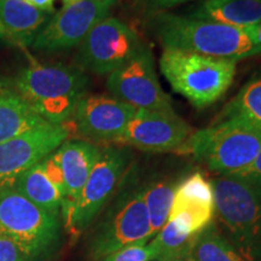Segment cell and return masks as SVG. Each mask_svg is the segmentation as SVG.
<instances>
[{"mask_svg":"<svg viewBox=\"0 0 261 261\" xmlns=\"http://www.w3.org/2000/svg\"><path fill=\"white\" fill-rule=\"evenodd\" d=\"M215 122L243 126L261 132V76L247 81L224 107Z\"/></svg>","mask_w":261,"mask_h":261,"instance_id":"ffe728a7","label":"cell"},{"mask_svg":"<svg viewBox=\"0 0 261 261\" xmlns=\"http://www.w3.org/2000/svg\"><path fill=\"white\" fill-rule=\"evenodd\" d=\"M177 184L169 179H156L143 184V198L149 215L152 238L167 223Z\"/></svg>","mask_w":261,"mask_h":261,"instance_id":"603a6c76","label":"cell"},{"mask_svg":"<svg viewBox=\"0 0 261 261\" xmlns=\"http://www.w3.org/2000/svg\"><path fill=\"white\" fill-rule=\"evenodd\" d=\"M69 135L67 125L45 122L0 144V190L14 187L23 173L56 151Z\"/></svg>","mask_w":261,"mask_h":261,"instance_id":"7c38bea8","label":"cell"},{"mask_svg":"<svg viewBox=\"0 0 261 261\" xmlns=\"http://www.w3.org/2000/svg\"><path fill=\"white\" fill-rule=\"evenodd\" d=\"M12 86L34 113L54 125H67L87 94L90 79L79 67L32 64L18 71Z\"/></svg>","mask_w":261,"mask_h":261,"instance_id":"7a4b0ae2","label":"cell"},{"mask_svg":"<svg viewBox=\"0 0 261 261\" xmlns=\"http://www.w3.org/2000/svg\"><path fill=\"white\" fill-rule=\"evenodd\" d=\"M152 27L163 48L196 52L236 63L261 54L253 27H233L168 12L152 15Z\"/></svg>","mask_w":261,"mask_h":261,"instance_id":"6da1fadb","label":"cell"},{"mask_svg":"<svg viewBox=\"0 0 261 261\" xmlns=\"http://www.w3.org/2000/svg\"><path fill=\"white\" fill-rule=\"evenodd\" d=\"M194 128L175 112L138 110L114 145L149 152L177 151Z\"/></svg>","mask_w":261,"mask_h":261,"instance_id":"4fadbf2b","label":"cell"},{"mask_svg":"<svg viewBox=\"0 0 261 261\" xmlns=\"http://www.w3.org/2000/svg\"><path fill=\"white\" fill-rule=\"evenodd\" d=\"M0 231L14 240L31 261H46L61 249V218L46 213L16 191L0 190Z\"/></svg>","mask_w":261,"mask_h":261,"instance_id":"5b68a950","label":"cell"},{"mask_svg":"<svg viewBox=\"0 0 261 261\" xmlns=\"http://www.w3.org/2000/svg\"><path fill=\"white\" fill-rule=\"evenodd\" d=\"M102 146L89 140L67 139L57 149L65 182V196L62 201V224L69 219L85 182L96 165Z\"/></svg>","mask_w":261,"mask_h":261,"instance_id":"2e32d148","label":"cell"},{"mask_svg":"<svg viewBox=\"0 0 261 261\" xmlns=\"http://www.w3.org/2000/svg\"><path fill=\"white\" fill-rule=\"evenodd\" d=\"M177 151L205 163L210 171L231 175L247 168L261 152V132L243 126L213 122L194 130Z\"/></svg>","mask_w":261,"mask_h":261,"instance_id":"8992f818","label":"cell"},{"mask_svg":"<svg viewBox=\"0 0 261 261\" xmlns=\"http://www.w3.org/2000/svg\"><path fill=\"white\" fill-rule=\"evenodd\" d=\"M152 240L143 185L129 184L115 195L87 243V256L99 261L108 254L136 242Z\"/></svg>","mask_w":261,"mask_h":261,"instance_id":"52a82bcc","label":"cell"},{"mask_svg":"<svg viewBox=\"0 0 261 261\" xmlns=\"http://www.w3.org/2000/svg\"><path fill=\"white\" fill-rule=\"evenodd\" d=\"M173 261H184V260H173Z\"/></svg>","mask_w":261,"mask_h":261,"instance_id":"d6a6232c","label":"cell"},{"mask_svg":"<svg viewBox=\"0 0 261 261\" xmlns=\"http://www.w3.org/2000/svg\"><path fill=\"white\" fill-rule=\"evenodd\" d=\"M212 181L217 226L246 261H261V188L230 175Z\"/></svg>","mask_w":261,"mask_h":261,"instance_id":"3957f363","label":"cell"},{"mask_svg":"<svg viewBox=\"0 0 261 261\" xmlns=\"http://www.w3.org/2000/svg\"><path fill=\"white\" fill-rule=\"evenodd\" d=\"M161 74L172 90L196 108L217 103L232 86L237 63L178 48H163Z\"/></svg>","mask_w":261,"mask_h":261,"instance_id":"277c9868","label":"cell"},{"mask_svg":"<svg viewBox=\"0 0 261 261\" xmlns=\"http://www.w3.org/2000/svg\"><path fill=\"white\" fill-rule=\"evenodd\" d=\"M40 165H41L42 169H44L45 174L47 175V178L50 179L52 184H54L55 187L60 190V192L62 194V197L64 198V196H65L64 175H63V171H62L60 156H58L57 150L42 160V161L40 162Z\"/></svg>","mask_w":261,"mask_h":261,"instance_id":"484cf974","label":"cell"},{"mask_svg":"<svg viewBox=\"0 0 261 261\" xmlns=\"http://www.w3.org/2000/svg\"><path fill=\"white\" fill-rule=\"evenodd\" d=\"M0 261H31L21 247L0 231Z\"/></svg>","mask_w":261,"mask_h":261,"instance_id":"4316f807","label":"cell"},{"mask_svg":"<svg viewBox=\"0 0 261 261\" xmlns=\"http://www.w3.org/2000/svg\"><path fill=\"white\" fill-rule=\"evenodd\" d=\"M187 261H246L224 236L215 220L197 234Z\"/></svg>","mask_w":261,"mask_h":261,"instance_id":"7402d4cb","label":"cell"},{"mask_svg":"<svg viewBox=\"0 0 261 261\" xmlns=\"http://www.w3.org/2000/svg\"><path fill=\"white\" fill-rule=\"evenodd\" d=\"M116 0H80L56 12L35 38L32 46L37 51L56 52L79 46L86 35L109 17Z\"/></svg>","mask_w":261,"mask_h":261,"instance_id":"8fae6325","label":"cell"},{"mask_svg":"<svg viewBox=\"0 0 261 261\" xmlns=\"http://www.w3.org/2000/svg\"><path fill=\"white\" fill-rule=\"evenodd\" d=\"M133 2L139 9L144 10L150 15H154L166 12L169 9L185 4V3L194 2V0H133Z\"/></svg>","mask_w":261,"mask_h":261,"instance_id":"83f0119b","label":"cell"},{"mask_svg":"<svg viewBox=\"0 0 261 261\" xmlns=\"http://www.w3.org/2000/svg\"><path fill=\"white\" fill-rule=\"evenodd\" d=\"M12 188L46 213L61 218L63 197L45 174L40 163L23 173Z\"/></svg>","mask_w":261,"mask_h":261,"instance_id":"44dd1931","label":"cell"},{"mask_svg":"<svg viewBox=\"0 0 261 261\" xmlns=\"http://www.w3.org/2000/svg\"><path fill=\"white\" fill-rule=\"evenodd\" d=\"M0 31H2V27H0Z\"/></svg>","mask_w":261,"mask_h":261,"instance_id":"836d02e7","label":"cell"},{"mask_svg":"<svg viewBox=\"0 0 261 261\" xmlns=\"http://www.w3.org/2000/svg\"><path fill=\"white\" fill-rule=\"evenodd\" d=\"M29 5L34 6L41 11L46 12V14L51 15L55 12V2L56 0H24Z\"/></svg>","mask_w":261,"mask_h":261,"instance_id":"f546056e","label":"cell"},{"mask_svg":"<svg viewBox=\"0 0 261 261\" xmlns=\"http://www.w3.org/2000/svg\"><path fill=\"white\" fill-rule=\"evenodd\" d=\"M196 237L179 231L172 221L167 220L161 230L155 234L151 242L158 252L156 261L185 260Z\"/></svg>","mask_w":261,"mask_h":261,"instance_id":"cb8c5ba5","label":"cell"},{"mask_svg":"<svg viewBox=\"0 0 261 261\" xmlns=\"http://www.w3.org/2000/svg\"><path fill=\"white\" fill-rule=\"evenodd\" d=\"M192 18L248 28L261 23V0H203Z\"/></svg>","mask_w":261,"mask_h":261,"instance_id":"d6986e66","label":"cell"},{"mask_svg":"<svg viewBox=\"0 0 261 261\" xmlns=\"http://www.w3.org/2000/svg\"><path fill=\"white\" fill-rule=\"evenodd\" d=\"M158 252L151 240L136 242L120 248L116 252L108 254L99 261H156Z\"/></svg>","mask_w":261,"mask_h":261,"instance_id":"d4e9b609","label":"cell"},{"mask_svg":"<svg viewBox=\"0 0 261 261\" xmlns=\"http://www.w3.org/2000/svg\"><path fill=\"white\" fill-rule=\"evenodd\" d=\"M138 110L112 96L86 94L71 116L75 129L94 144H115Z\"/></svg>","mask_w":261,"mask_h":261,"instance_id":"5bb4252c","label":"cell"},{"mask_svg":"<svg viewBox=\"0 0 261 261\" xmlns=\"http://www.w3.org/2000/svg\"><path fill=\"white\" fill-rule=\"evenodd\" d=\"M107 89L112 97L137 110L174 112L171 98L159 81L149 46L108 75Z\"/></svg>","mask_w":261,"mask_h":261,"instance_id":"30bf717a","label":"cell"},{"mask_svg":"<svg viewBox=\"0 0 261 261\" xmlns=\"http://www.w3.org/2000/svg\"><path fill=\"white\" fill-rule=\"evenodd\" d=\"M230 177L238 178L241 180L248 181L261 188V152L247 168L234 173V174H231Z\"/></svg>","mask_w":261,"mask_h":261,"instance_id":"f1b7e54d","label":"cell"},{"mask_svg":"<svg viewBox=\"0 0 261 261\" xmlns=\"http://www.w3.org/2000/svg\"><path fill=\"white\" fill-rule=\"evenodd\" d=\"M253 35H254V39H255L256 44L259 45V46H261V23L253 25Z\"/></svg>","mask_w":261,"mask_h":261,"instance_id":"4dcf8cb0","label":"cell"},{"mask_svg":"<svg viewBox=\"0 0 261 261\" xmlns=\"http://www.w3.org/2000/svg\"><path fill=\"white\" fill-rule=\"evenodd\" d=\"M45 122L16 92L11 81L0 79V144Z\"/></svg>","mask_w":261,"mask_h":261,"instance_id":"ac0fdd59","label":"cell"},{"mask_svg":"<svg viewBox=\"0 0 261 261\" xmlns=\"http://www.w3.org/2000/svg\"><path fill=\"white\" fill-rule=\"evenodd\" d=\"M0 2H2V0H0Z\"/></svg>","mask_w":261,"mask_h":261,"instance_id":"e575fe53","label":"cell"},{"mask_svg":"<svg viewBox=\"0 0 261 261\" xmlns=\"http://www.w3.org/2000/svg\"><path fill=\"white\" fill-rule=\"evenodd\" d=\"M130 152L127 146H102L96 165L85 182L69 219L63 224L71 233L86 230L119 190L128 174Z\"/></svg>","mask_w":261,"mask_h":261,"instance_id":"ba28073f","label":"cell"},{"mask_svg":"<svg viewBox=\"0 0 261 261\" xmlns=\"http://www.w3.org/2000/svg\"><path fill=\"white\" fill-rule=\"evenodd\" d=\"M76 2H80V0H62V3H63V6L74 4V3H76Z\"/></svg>","mask_w":261,"mask_h":261,"instance_id":"1f68e13d","label":"cell"},{"mask_svg":"<svg viewBox=\"0 0 261 261\" xmlns=\"http://www.w3.org/2000/svg\"><path fill=\"white\" fill-rule=\"evenodd\" d=\"M146 45L121 19L109 16L100 21L79 45L77 67L84 71L109 75L128 63Z\"/></svg>","mask_w":261,"mask_h":261,"instance_id":"9c48e42d","label":"cell"},{"mask_svg":"<svg viewBox=\"0 0 261 261\" xmlns=\"http://www.w3.org/2000/svg\"><path fill=\"white\" fill-rule=\"evenodd\" d=\"M215 202L212 181L200 172L188 175L175 187L168 220L181 232L197 236L214 221Z\"/></svg>","mask_w":261,"mask_h":261,"instance_id":"9a60e30c","label":"cell"},{"mask_svg":"<svg viewBox=\"0 0 261 261\" xmlns=\"http://www.w3.org/2000/svg\"><path fill=\"white\" fill-rule=\"evenodd\" d=\"M48 14L24 0L0 2V37L12 45L27 47L34 42L48 21Z\"/></svg>","mask_w":261,"mask_h":261,"instance_id":"e0dca14e","label":"cell"}]
</instances>
